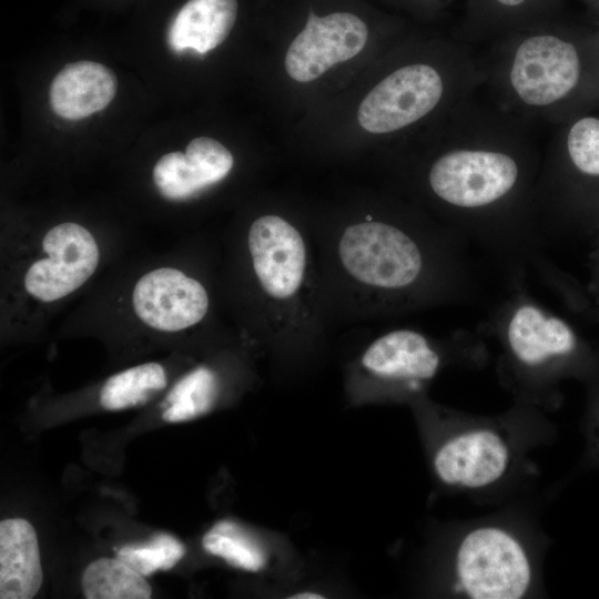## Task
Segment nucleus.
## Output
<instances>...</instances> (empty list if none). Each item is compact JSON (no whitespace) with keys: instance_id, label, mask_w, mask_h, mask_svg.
I'll return each mask as SVG.
<instances>
[{"instance_id":"f257e3e1","label":"nucleus","mask_w":599,"mask_h":599,"mask_svg":"<svg viewBox=\"0 0 599 599\" xmlns=\"http://www.w3.org/2000/svg\"><path fill=\"white\" fill-rule=\"evenodd\" d=\"M498 83L522 111L549 113L564 122L599 110L597 31L529 29L508 43Z\"/></svg>"},{"instance_id":"5701e85b","label":"nucleus","mask_w":599,"mask_h":599,"mask_svg":"<svg viewBox=\"0 0 599 599\" xmlns=\"http://www.w3.org/2000/svg\"><path fill=\"white\" fill-rule=\"evenodd\" d=\"M490 2L505 13H519L531 6L532 0H490Z\"/></svg>"},{"instance_id":"f8f14e48","label":"nucleus","mask_w":599,"mask_h":599,"mask_svg":"<svg viewBox=\"0 0 599 599\" xmlns=\"http://www.w3.org/2000/svg\"><path fill=\"white\" fill-rule=\"evenodd\" d=\"M232 153L211 138H195L185 153L164 154L153 169L154 184L170 200H183L223 180L233 166Z\"/></svg>"},{"instance_id":"6e6552de","label":"nucleus","mask_w":599,"mask_h":599,"mask_svg":"<svg viewBox=\"0 0 599 599\" xmlns=\"http://www.w3.org/2000/svg\"><path fill=\"white\" fill-rule=\"evenodd\" d=\"M255 276L271 298L285 301L298 293L306 270V245L285 219L268 214L256 219L247 235Z\"/></svg>"},{"instance_id":"aec40b11","label":"nucleus","mask_w":599,"mask_h":599,"mask_svg":"<svg viewBox=\"0 0 599 599\" xmlns=\"http://www.w3.org/2000/svg\"><path fill=\"white\" fill-rule=\"evenodd\" d=\"M185 555V547L167 534H159L142 545H128L116 551V558L146 577L158 570H169Z\"/></svg>"},{"instance_id":"412c9836","label":"nucleus","mask_w":599,"mask_h":599,"mask_svg":"<svg viewBox=\"0 0 599 599\" xmlns=\"http://www.w3.org/2000/svg\"><path fill=\"white\" fill-rule=\"evenodd\" d=\"M589 383V438L591 454L599 461V368L587 380Z\"/></svg>"},{"instance_id":"6ab92c4d","label":"nucleus","mask_w":599,"mask_h":599,"mask_svg":"<svg viewBox=\"0 0 599 599\" xmlns=\"http://www.w3.org/2000/svg\"><path fill=\"white\" fill-rule=\"evenodd\" d=\"M219 394L215 373L204 366L197 367L175 383L166 396L167 408L162 417L169 423L194 419L209 413Z\"/></svg>"},{"instance_id":"a211bd4d","label":"nucleus","mask_w":599,"mask_h":599,"mask_svg":"<svg viewBox=\"0 0 599 599\" xmlns=\"http://www.w3.org/2000/svg\"><path fill=\"white\" fill-rule=\"evenodd\" d=\"M202 547L245 571L257 572L267 562L264 548L242 526L229 519L217 521L205 532Z\"/></svg>"},{"instance_id":"423d86ee","label":"nucleus","mask_w":599,"mask_h":599,"mask_svg":"<svg viewBox=\"0 0 599 599\" xmlns=\"http://www.w3.org/2000/svg\"><path fill=\"white\" fill-rule=\"evenodd\" d=\"M47 258L34 262L24 276V287L43 302L60 300L89 280L99 263L92 234L77 223H61L42 241Z\"/></svg>"},{"instance_id":"b1692460","label":"nucleus","mask_w":599,"mask_h":599,"mask_svg":"<svg viewBox=\"0 0 599 599\" xmlns=\"http://www.w3.org/2000/svg\"><path fill=\"white\" fill-rule=\"evenodd\" d=\"M291 599H323L324 596L317 592L304 591L297 592L294 596L288 597Z\"/></svg>"},{"instance_id":"f03ea898","label":"nucleus","mask_w":599,"mask_h":599,"mask_svg":"<svg viewBox=\"0 0 599 599\" xmlns=\"http://www.w3.org/2000/svg\"><path fill=\"white\" fill-rule=\"evenodd\" d=\"M506 286L477 328L499 342L504 362L520 383L545 387L570 376L588 380L599 368L592 345L530 294L526 277L507 280Z\"/></svg>"},{"instance_id":"dca6fc26","label":"nucleus","mask_w":599,"mask_h":599,"mask_svg":"<svg viewBox=\"0 0 599 599\" xmlns=\"http://www.w3.org/2000/svg\"><path fill=\"white\" fill-rule=\"evenodd\" d=\"M82 589L88 599H149L152 593L144 576L116 557L92 561L83 572Z\"/></svg>"},{"instance_id":"20e7f679","label":"nucleus","mask_w":599,"mask_h":599,"mask_svg":"<svg viewBox=\"0 0 599 599\" xmlns=\"http://www.w3.org/2000/svg\"><path fill=\"white\" fill-rule=\"evenodd\" d=\"M532 577L527 549L506 528L479 526L458 542L454 557L455 588L468 598H522L530 590Z\"/></svg>"},{"instance_id":"f3484780","label":"nucleus","mask_w":599,"mask_h":599,"mask_svg":"<svg viewBox=\"0 0 599 599\" xmlns=\"http://www.w3.org/2000/svg\"><path fill=\"white\" fill-rule=\"evenodd\" d=\"M166 386L164 368L146 363L120 372L104 383L100 403L108 410H121L148 402Z\"/></svg>"},{"instance_id":"1a4fd4ad","label":"nucleus","mask_w":599,"mask_h":599,"mask_svg":"<svg viewBox=\"0 0 599 599\" xmlns=\"http://www.w3.org/2000/svg\"><path fill=\"white\" fill-rule=\"evenodd\" d=\"M367 38L366 24L355 14L335 12L317 17L311 12L305 28L286 52V72L295 81H313L334 64L358 54Z\"/></svg>"},{"instance_id":"9b49d317","label":"nucleus","mask_w":599,"mask_h":599,"mask_svg":"<svg viewBox=\"0 0 599 599\" xmlns=\"http://www.w3.org/2000/svg\"><path fill=\"white\" fill-rule=\"evenodd\" d=\"M510 465V448L490 428H470L447 438L436 450L433 466L445 485L479 489L499 481Z\"/></svg>"},{"instance_id":"7ed1b4c3","label":"nucleus","mask_w":599,"mask_h":599,"mask_svg":"<svg viewBox=\"0 0 599 599\" xmlns=\"http://www.w3.org/2000/svg\"><path fill=\"white\" fill-rule=\"evenodd\" d=\"M541 233L557 240H590L599 232V110L564 122L541 163L535 190Z\"/></svg>"},{"instance_id":"2eb2a0df","label":"nucleus","mask_w":599,"mask_h":599,"mask_svg":"<svg viewBox=\"0 0 599 599\" xmlns=\"http://www.w3.org/2000/svg\"><path fill=\"white\" fill-rule=\"evenodd\" d=\"M237 16V0H187L167 28V43L175 52L204 54L230 34Z\"/></svg>"},{"instance_id":"a878e982","label":"nucleus","mask_w":599,"mask_h":599,"mask_svg":"<svg viewBox=\"0 0 599 599\" xmlns=\"http://www.w3.org/2000/svg\"><path fill=\"white\" fill-rule=\"evenodd\" d=\"M597 34H598V39H599V31H597Z\"/></svg>"},{"instance_id":"393cba45","label":"nucleus","mask_w":599,"mask_h":599,"mask_svg":"<svg viewBox=\"0 0 599 599\" xmlns=\"http://www.w3.org/2000/svg\"><path fill=\"white\" fill-rule=\"evenodd\" d=\"M588 319H590L592 322H596V323H599V308L598 309H592Z\"/></svg>"},{"instance_id":"4be33fe9","label":"nucleus","mask_w":599,"mask_h":599,"mask_svg":"<svg viewBox=\"0 0 599 599\" xmlns=\"http://www.w3.org/2000/svg\"><path fill=\"white\" fill-rule=\"evenodd\" d=\"M588 270L589 277L585 288L591 302L592 311L599 308V232L592 240V248L588 256Z\"/></svg>"},{"instance_id":"0eeeda50","label":"nucleus","mask_w":599,"mask_h":599,"mask_svg":"<svg viewBox=\"0 0 599 599\" xmlns=\"http://www.w3.org/2000/svg\"><path fill=\"white\" fill-rule=\"evenodd\" d=\"M469 334L458 331L439 344L414 329H394L376 338L366 348L362 365L383 383L416 390L436 376L445 362L447 349Z\"/></svg>"},{"instance_id":"4468645a","label":"nucleus","mask_w":599,"mask_h":599,"mask_svg":"<svg viewBox=\"0 0 599 599\" xmlns=\"http://www.w3.org/2000/svg\"><path fill=\"white\" fill-rule=\"evenodd\" d=\"M39 544L26 519L0 522V598L31 599L42 585Z\"/></svg>"},{"instance_id":"39448f33","label":"nucleus","mask_w":599,"mask_h":599,"mask_svg":"<svg viewBox=\"0 0 599 599\" xmlns=\"http://www.w3.org/2000/svg\"><path fill=\"white\" fill-rule=\"evenodd\" d=\"M445 93L444 75L434 65L407 64L386 75L364 98L358 122L370 133H392L434 111Z\"/></svg>"},{"instance_id":"ddd939ff","label":"nucleus","mask_w":599,"mask_h":599,"mask_svg":"<svg viewBox=\"0 0 599 599\" xmlns=\"http://www.w3.org/2000/svg\"><path fill=\"white\" fill-rule=\"evenodd\" d=\"M115 74L104 64L78 61L64 65L50 87V104L55 114L79 120L103 110L116 92Z\"/></svg>"},{"instance_id":"9d476101","label":"nucleus","mask_w":599,"mask_h":599,"mask_svg":"<svg viewBox=\"0 0 599 599\" xmlns=\"http://www.w3.org/2000/svg\"><path fill=\"white\" fill-rule=\"evenodd\" d=\"M132 301L141 321L164 332H177L195 325L209 308V296L203 285L171 267L144 274L134 286Z\"/></svg>"}]
</instances>
